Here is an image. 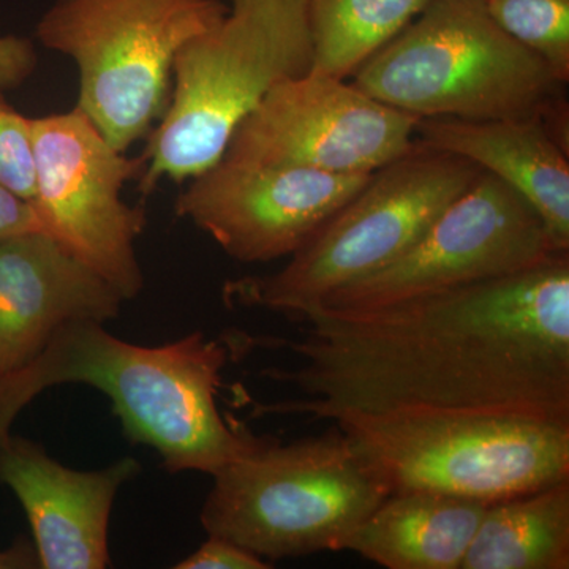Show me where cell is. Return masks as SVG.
I'll list each match as a JSON object with an SVG mask.
<instances>
[{
    "instance_id": "20",
    "label": "cell",
    "mask_w": 569,
    "mask_h": 569,
    "mask_svg": "<svg viewBox=\"0 0 569 569\" xmlns=\"http://www.w3.org/2000/svg\"><path fill=\"white\" fill-rule=\"evenodd\" d=\"M0 183L24 200L36 201V156L31 118L0 97Z\"/></svg>"
},
{
    "instance_id": "4",
    "label": "cell",
    "mask_w": 569,
    "mask_h": 569,
    "mask_svg": "<svg viewBox=\"0 0 569 569\" xmlns=\"http://www.w3.org/2000/svg\"><path fill=\"white\" fill-rule=\"evenodd\" d=\"M212 478L200 516L208 537L272 561L340 552L391 496L336 425L287 445L266 437Z\"/></svg>"
},
{
    "instance_id": "24",
    "label": "cell",
    "mask_w": 569,
    "mask_h": 569,
    "mask_svg": "<svg viewBox=\"0 0 569 569\" xmlns=\"http://www.w3.org/2000/svg\"><path fill=\"white\" fill-rule=\"evenodd\" d=\"M40 568L36 546L26 538H18L9 549L0 550V569Z\"/></svg>"
},
{
    "instance_id": "6",
    "label": "cell",
    "mask_w": 569,
    "mask_h": 569,
    "mask_svg": "<svg viewBox=\"0 0 569 569\" xmlns=\"http://www.w3.org/2000/svg\"><path fill=\"white\" fill-rule=\"evenodd\" d=\"M479 171L462 157L415 142L370 176L280 271L224 284V302L301 320L339 288L406 253Z\"/></svg>"
},
{
    "instance_id": "23",
    "label": "cell",
    "mask_w": 569,
    "mask_h": 569,
    "mask_svg": "<svg viewBox=\"0 0 569 569\" xmlns=\"http://www.w3.org/2000/svg\"><path fill=\"white\" fill-rule=\"evenodd\" d=\"M28 233H47L39 211L0 183V241Z\"/></svg>"
},
{
    "instance_id": "9",
    "label": "cell",
    "mask_w": 569,
    "mask_h": 569,
    "mask_svg": "<svg viewBox=\"0 0 569 569\" xmlns=\"http://www.w3.org/2000/svg\"><path fill=\"white\" fill-rule=\"evenodd\" d=\"M556 253L538 212L508 183L481 170L406 253L339 288L312 312H372L516 274Z\"/></svg>"
},
{
    "instance_id": "3",
    "label": "cell",
    "mask_w": 569,
    "mask_h": 569,
    "mask_svg": "<svg viewBox=\"0 0 569 569\" xmlns=\"http://www.w3.org/2000/svg\"><path fill=\"white\" fill-rule=\"evenodd\" d=\"M211 31L183 44L173 91L142 156L140 192L181 182L222 159L234 130L274 86L312 70L307 0H230Z\"/></svg>"
},
{
    "instance_id": "16",
    "label": "cell",
    "mask_w": 569,
    "mask_h": 569,
    "mask_svg": "<svg viewBox=\"0 0 569 569\" xmlns=\"http://www.w3.org/2000/svg\"><path fill=\"white\" fill-rule=\"evenodd\" d=\"M488 505L432 490L391 493L343 550L388 569H460Z\"/></svg>"
},
{
    "instance_id": "8",
    "label": "cell",
    "mask_w": 569,
    "mask_h": 569,
    "mask_svg": "<svg viewBox=\"0 0 569 569\" xmlns=\"http://www.w3.org/2000/svg\"><path fill=\"white\" fill-rule=\"evenodd\" d=\"M332 422L391 493L432 490L493 503L569 479V425L501 415Z\"/></svg>"
},
{
    "instance_id": "10",
    "label": "cell",
    "mask_w": 569,
    "mask_h": 569,
    "mask_svg": "<svg viewBox=\"0 0 569 569\" xmlns=\"http://www.w3.org/2000/svg\"><path fill=\"white\" fill-rule=\"evenodd\" d=\"M36 156V206L44 231L116 288L123 301L144 287L134 242L144 231L141 206L122 189L146 170L144 156L112 148L91 119L74 107L31 119Z\"/></svg>"
},
{
    "instance_id": "11",
    "label": "cell",
    "mask_w": 569,
    "mask_h": 569,
    "mask_svg": "<svg viewBox=\"0 0 569 569\" xmlns=\"http://www.w3.org/2000/svg\"><path fill=\"white\" fill-rule=\"evenodd\" d=\"M418 122L351 81L309 71L266 93L234 130L222 159L373 174L413 148Z\"/></svg>"
},
{
    "instance_id": "1",
    "label": "cell",
    "mask_w": 569,
    "mask_h": 569,
    "mask_svg": "<svg viewBox=\"0 0 569 569\" xmlns=\"http://www.w3.org/2000/svg\"><path fill=\"white\" fill-rule=\"evenodd\" d=\"M299 340L224 335L231 350L283 348L296 369L257 373L305 399L250 417L501 415L569 425V252L372 312L302 317Z\"/></svg>"
},
{
    "instance_id": "14",
    "label": "cell",
    "mask_w": 569,
    "mask_h": 569,
    "mask_svg": "<svg viewBox=\"0 0 569 569\" xmlns=\"http://www.w3.org/2000/svg\"><path fill=\"white\" fill-rule=\"evenodd\" d=\"M122 296L47 233L0 241V377L29 365L73 321L119 317Z\"/></svg>"
},
{
    "instance_id": "2",
    "label": "cell",
    "mask_w": 569,
    "mask_h": 569,
    "mask_svg": "<svg viewBox=\"0 0 569 569\" xmlns=\"http://www.w3.org/2000/svg\"><path fill=\"white\" fill-rule=\"evenodd\" d=\"M231 350L193 332L162 347L118 339L99 321H73L52 335L29 365L0 377V441L41 392L88 385L111 400L123 433L159 452L164 470L213 475L264 443L222 415L217 399Z\"/></svg>"
},
{
    "instance_id": "17",
    "label": "cell",
    "mask_w": 569,
    "mask_h": 569,
    "mask_svg": "<svg viewBox=\"0 0 569 569\" xmlns=\"http://www.w3.org/2000/svg\"><path fill=\"white\" fill-rule=\"evenodd\" d=\"M462 569H568L569 479L493 501Z\"/></svg>"
},
{
    "instance_id": "18",
    "label": "cell",
    "mask_w": 569,
    "mask_h": 569,
    "mask_svg": "<svg viewBox=\"0 0 569 569\" xmlns=\"http://www.w3.org/2000/svg\"><path fill=\"white\" fill-rule=\"evenodd\" d=\"M432 0H307L312 70L348 80Z\"/></svg>"
},
{
    "instance_id": "13",
    "label": "cell",
    "mask_w": 569,
    "mask_h": 569,
    "mask_svg": "<svg viewBox=\"0 0 569 569\" xmlns=\"http://www.w3.org/2000/svg\"><path fill=\"white\" fill-rule=\"evenodd\" d=\"M141 473L134 458L96 471H78L24 437L0 441V485L20 501L44 569L110 567L108 527L116 496Z\"/></svg>"
},
{
    "instance_id": "21",
    "label": "cell",
    "mask_w": 569,
    "mask_h": 569,
    "mask_svg": "<svg viewBox=\"0 0 569 569\" xmlns=\"http://www.w3.org/2000/svg\"><path fill=\"white\" fill-rule=\"evenodd\" d=\"M178 569H268L271 563H266L257 553L236 545L230 539L209 537L187 559L179 561Z\"/></svg>"
},
{
    "instance_id": "22",
    "label": "cell",
    "mask_w": 569,
    "mask_h": 569,
    "mask_svg": "<svg viewBox=\"0 0 569 569\" xmlns=\"http://www.w3.org/2000/svg\"><path fill=\"white\" fill-rule=\"evenodd\" d=\"M37 67V51L31 40L0 36V91L14 89L31 78Z\"/></svg>"
},
{
    "instance_id": "15",
    "label": "cell",
    "mask_w": 569,
    "mask_h": 569,
    "mask_svg": "<svg viewBox=\"0 0 569 569\" xmlns=\"http://www.w3.org/2000/svg\"><path fill=\"white\" fill-rule=\"evenodd\" d=\"M415 142L462 157L508 183L541 217L553 247L569 252V151L541 116L493 121L419 119Z\"/></svg>"
},
{
    "instance_id": "19",
    "label": "cell",
    "mask_w": 569,
    "mask_h": 569,
    "mask_svg": "<svg viewBox=\"0 0 569 569\" xmlns=\"http://www.w3.org/2000/svg\"><path fill=\"white\" fill-rule=\"evenodd\" d=\"M493 21L569 81V0H486Z\"/></svg>"
},
{
    "instance_id": "7",
    "label": "cell",
    "mask_w": 569,
    "mask_h": 569,
    "mask_svg": "<svg viewBox=\"0 0 569 569\" xmlns=\"http://www.w3.org/2000/svg\"><path fill=\"white\" fill-rule=\"evenodd\" d=\"M227 11L219 0H58L37 37L73 59L77 108L112 148L127 152L163 118L178 52Z\"/></svg>"
},
{
    "instance_id": "12",
    "label": "cell",
    "mask_w": 569,
    "mask_h": 569,
    "mask_svg": "<svg viewBox=\"0 0 569 569\" xmlns=\"http://www.w3.org/2000/svg\"><path fill=\"white\" fill-rule=\"evenodd\" d=\"M370 176L220 159L194 176L176 212L239 263H269L305 246Z\"/></svg>"
},
{
    "instance_id": "5",
    "label": "cell",
    "mask_w": 569,
    "mask_h": 569,
    "mask_svg": "<svg viewBox=\"0 0 569 569\" xmlns=\"http://www.w3.org/2000/svg\"><path fill=\"white\" fill-rule=\"evenodd\" d=\"M351 82L415 118L463 121L542 116L565 86L493 21L486 0H432Z\"/></svg>"
}]
</instances>
